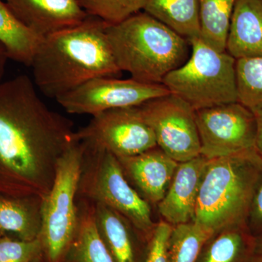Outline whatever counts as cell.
Masks as SVG:
<instances>
[{
  "mask_svg": "<svg viewBox=\"0 0 262 262\" xmlns=\"http://www.w3.org/2000/svg\"><path fill=\"white\" fill-rule=\"evenodd\" d=\"M226 51L236 60L262 56V0H236Z\"/></svg>",
  "mask_w": 262,
  "mask_h": 262,
  "instance_id": "9a60e30c",
  "label": "cell"
},
{
  "mask_svg": "<svg viewBox=\"0 0 262 262\" xmlns=\"http://www.w3.org/2000/svg\"><path fill=\"white\" fill-rule=\"evenodd\" d=\"M262 158L257 151L208 160L196 200L193 222L213 232L248 225Z\"/></svg>",
  "mask_w": 262,
  "mask_h": 262,
  "instance_id": "277c9868",
  "label": "cell"
},
{
  "mask_svg": "<svg viewBox=\"0 0 262 262\" xmlns=\"http://www.w3.org/2000/svg\"><path fill=\"white\" fill-rule=\"evenodd\" d=\"M94 205L98 233L115 261L140 262L143 251H139L138 242H145L132 224L107 206Z\"/></svg>",
  "mask_w": 262,
  "mask_h": 262,
  "instance_id": "e0dca14e",
  "label": "cell"
},
{
  "mask_svg": "<svg viewBox=\"0 0 262 262\" xmlns=\"http://www.w3.org/2000/svg\"><path fill=\"white\" fill-rule=\"evenodd\" d=\"M142 10L188 42L201 37L198 0H144Z\"/></svg>",
  "mask_w": 262,
  "mask_h": 262,
  "instance_id": "ffe728a7",
  "label": "cell"
},
{
  "mask_svg": "<svg viewBox=\"0 0 262 262\" xmlns=\"http://www.w3.org/2000/svg\"><path fill=\"white\" fill-rule=\"evenodd\" d=\"M247 225L253 235H262V175L253 194Z\"/></svg>",
  "mask_w": 262,
  "mask_h": 262,
  "instance_id": "83f0119b",
  "label": "cell"
},
{
  "mask_svg": "<svg viewBox=\"0 0 262 262\" xmlns=\"http://www.w3.org/2000/svg\"><path fill=\"white\" fill-rule=\"evenodd\" d=\"M82 143L84 150L77 198L118 212L145 241L156 225L151 205L131 186L116 157L106 150Z\"/></svg>",
  "mask_w": 262,
  "mask_h": 262,
  "instance_id": "5b68a950",
  "label": "cell"
},
{
  "mask_svg": "<svg viewBox=\"0 0 262 262\" xmlns=\"http://www.w3.org/2000/svg\"><path fill=\"white\" fill-rule=\"evenodd\" d=\"M43 38L22 23L4 0H0V42L9 59L30 67Z\"/></svg>",
  "mask_w": 262,
  "mask_h": 262,
  "instance_id": "44dd1931",
  "label": "cell"
},
{
  "mask_svg": "<svg viewBox=\"0 0 262 262\" xmlns=\"http://www.w3.org/2000/svg\"><path fill=\"white\" fill-rule=\"evenodd\" d=\"M106 35L118 68L139 82L162 84L189 58L187 39L144 11L108 24Z\"/></svg>",
  "mask_w": 262,
  "mask_h": 262,
  "instance_id": "3957f363",
  "label": "cell"
},
{
  "mask_svg": "<svg viewBox=\"0 0 262 262\" xmlns=\"http://www.w3.org/2000/svg\"><path fill=\"white\" fill-rule=\"evenodd\" d=\"M213 232L194 222L175 226L169 241L168 262H198L202 247Z\"/></svg>",
  "mask_w": 262,
  "mask_h": 262,
  "instance_id": "603a6c76",
  "label": "cell"
},
{
  "mask_svg": "<svg viewBox=\"0 0 262 262\" xmlns=\"http://www.w3.org/2000/svg\"><path fill=\"white\" fill-rule=\"evenodd\" d=\"M78 227L64 262H115L98 233L94 205L77 198Z\"/></svg>",
  "mask_w": 262,
  "mask_h": 262,
  "instance_id": "d6986e66",
  "label": "cell"
},
{
  "mask_svg": "<svg viewBox=\"0 0 262 262\" xmlns=\"http://www.w3.org/2000/svg\"><path fill=\"white\" fill-rule=\"evenodd\" d=\"M139 108L154 133L157 146L172 159L183 163L201 155L195 110L186 101L169 94Z\"/></svg>",
  "mask_w": 262,
  "mask_h": 262,
  "instance_id": "9c48e42d",
  "label": "cell"
},
{
  "mask_svg": "<svg viewBox=\"0 0 262 262\" xmlns=\"http://www.w3.org/2000/svg\"><path fill=\"white\" fill-rule=\"evenodd\" d=\"M32 262H47L43 258V256H39V257L36 258Z\"/></svg>",
  "mask_w": 262,
  "mask_h": 262,
  "instance_id": "1f68e13d",
  "label": "cell"
},
{
  "mask_svg": "<svg viewBox=\"0 0 262 262\" xmlns=\"http://www.w3.org/2000/svg\"><path fill=\"white\" fill-rule=\"evenodd\" d=\"M43 256L39 239L24 241L0 236V262H32Z\"/></svg>",
  "mask_w": 262,
  "mask_h": 262,
  "instance_id": "484cf974",
  "label": "cell"
},
{
  "mask_svg": "<svg viewBox=\"0 0 262 262\" xmlns=\"http://www.w3.org/2000/svg\"><path fill=\"white\" fill-rule=\"evenodd\" d=\"M84 146L76 140L61 157L50 192L43 198L39 239L47 262H64L78 227L77 190Z\"/></svg>",
  "mask_w": 262,
  "mask_h": 262,
  "instance_id": "52a82bcc",
  "label": "cell"
},
{
  "mask_svg": "<svg viewBox=\"0 0 262 262\" xmlns=\"http://www.w3.org/2000/svg\"><path fill=\"white\" fill-rule=\"evenodd\" d=\"M170 94L163 84L134 79L101 77L85 82L56 99L67 113L91 116L114 110L141 106L155 98Z\"/></svg>",
  "mask_w": 262,
  "mask_h": 262,
  "instance_id": "30bf717a",
  "label": "cell"
},
{
  "mask_svg": "<svg viewBox=\"0 0 262 262\" xmlns=\"http://www.w3.org/2000/svg\"><path fill=\"white\" fill-rule=\"evenodd\" d=\"M117 160L131 186L151 206L163 200L179 163L158 146Z\"/></svg>",
  "mask_w": 262,
  "mask_h": 262,
  "instance_id": "7c38bea8",
  "label": "cell"
},
{
  "mask_svg": "<svg viewBox=\"0 0 262 262\" xmlns=\"http://www.w3.org/2000/svg\"><path fill=\"white\" fill-rule=\"evenodd\" d=\"M76 136L117 158L134 156L158 146L139 106L114 108L95 115Z\"/></svg>",
  "mask_w": 262,
  "mask_h": 262,
  "instance_id": "8fae6325",
  "label": "cell"
},
{
  "mask_svg": "<svg viewBox=\"0 0 262 262\" xmlns=\"http://www.w3.org/2000/svg\"><path fill=\"white\" fill-rule=\"evenodd\" d=\"M237 101L251 111L262 106V56L235 63Z\"/></svg>",
  "mask_w": 262,
  "mask_h": 262,
  "instance_id": "cb8c5ba5",
  "label": "cell"
},
{
  "mask_svg": "<svg viewBox=\"0 0 262 262\" xmlns=\"http://www.w3.org/2000/svg\"><path fill=\"white\" fill-rule=\"evenodd\" d=\"M107 25L88 15L75 27L43 38L30 67L33 82L44 96L56 100L93 79L121 74L106 35Z\"/></svg>",
  "mask_w": 262,
  "mask_h": 262,
  "instance_id": "7a4b0ae2",
  "label": "cell"
},
{
  "mask_svg": "<svg viewBox=\"0 0 262 262\" xmlns=\"http://www.w3.org/2000/svg\"><path fill=\"white\" fill-rule=\"evenodd\" d=\"M189 42L192 55L165 76L162 84L195 111L238 101L235 58L227 51H215L201 38Z\"/></svg>",
  "mask_w": 262,
  "mask_h": 262,
  "instance_id": "8992f818",
  "label": "cell"
},
{
  "mask_svg": "<svg viewBox=\"0 0 262 262\" xmlns=\"http://www.w3.org/2000/svg\"><path fill=\"white\" fill-rule=\"evenodd\" d=\"M236 0H198L201 38L215 51H226Z\"/></svg>",
  "mask_w": 262,
  "mask_h": 262,
  "instance_id": "7402d4cb",
  "label": "cell"
},
{
  "mask_svg": "<svg viewBox=\"0 0 262 262\" xmlns=\"http://www.w3.org/2000/svg\"><path fill=\"white\" fill-rule=\"evenodd\" d=\"M252 262H262V235L256 237V247Z\"/></svg>",
  "mask_w": 262,
  "mask_h": 262,
  "instance_id": "4dcf8cb0",
  "label": "cell"
},
{
  "mask_svg": "<svg viewBox=\"0 0 262 262\" xmlns=\"http://www.w3.org/2000/svg\"><path fill=\"white\" fill-rule=\"evenodd\" d=\"M90 16L96 17L108 25L123 21L143 10L144 0H76Z\"/></svg>",
  "mask_w": 262,
  "mask_h": 262,
  "instance_id": "d4e9b609",
  "label": "cell"
},
{
  "mask_svg": "<svg viewBox=\"0 0 262 262\" xmlns=\"http://www.w3.org/2000/svg\"><path fill=\"white\" fill-rule=\"evenodd\" d=\"M195 115L201 155L207 159L256 151V117L242 103L202 108Z\"/></svg>",
  "mask_w": 262,
  "mask_h": 262,
  "instance_id": "ba28073f",
  "label": "cell"
},
{
  "mask_svg": "<svg viewBox=\"0 0 262 262\" xmlns=\"http://www.w3.org/2000/svg\"><path fill=\"white\" fill-rule=\"evenodd\" d=\"M27 27L42 37L75 27L88 15L76 0H4Z\"/></svg>",
  "mask_w": 262,
  "mask_h": 262,
  "instance_id": "5bb4252c",
  "label": "cell"
},
{
  "mask_svg": "<svg viewBox=\"0 0 262 262\" xmlns=\"http://www.w3.org/2000/svg\"><path fill=\"white\" fill-rule=\"evenodd\" d=\"M173 226L161 220L145 241L140 262H168V246Z\"/></svg>",
  "mask_w": 262,
  "mask_h": 262,
  "instance_id": "4316f807",
  "label": "cell"
},
{
  "mask_svg": "<svg viewBox=\"0 0 262 262\" xmlns=\"http://www.w3.org/2000/svg\"><path fill=\"white\" fill-rule=\"evenodd\" d=\"M252 112L256 121V149L262 158V106Z\"/></svg>",
  "mask_w": 262,
  "mask_h": 262,
  "instance_id": "f1b7e54d",
  "label": "cell"
},
{
  "mask_svg": "<svg viewBox=\"0 0 262 262\" xmlns=\"http://www.w3.org/2000/svg\"><path fill=\"white\" fill-rule=\"evenodd\" d=\"M208 159L203 155L179 163L168 191L158 204L163 220L170 225L193 222L196 200Z\"/></svg>",
  "mask_w": 262,
  "mask_h": 262,
  "instance_id": "4fadbf2b",
  "label": "cell"
},
{
  "mask_svg": "<svg viewBox=\"0 0 262 262\" xmlns=\"http://www.w3.org/2000/svg\"><path fill=\"white\" fill-rule=\"evenodd\" d=\"M43 198L0 192V236L24 241L39 239Z\"/></svg>",
  "mask_w": 262,
  "mask_h": 262,
  "instance_id": "2e32d148",
  "label": "cell"
},
{
  "mask_svg": "<svg viewBox=\"0 0 262 262\" xmlns=\"http://www.w3.org/2000/svg\"><path fill=\"white\" fill-rule=\"evenodd\" d=\"M9 59L6 49L3 45L0 42V82H3V76L6 68L7 61Z\"/></svg>",
  "mask_w": 262,
  "mask_h": 262,
  "instance_id": "f546056e",
  "label": "cell"
},
{
  "mask_svg": "<svg viewBox=\"0 0 262 262\" xmlns=\"http://www.w3.org/2000/svg\"><path fill=\"white\" fill-rule=\"evenodd\" d=\"M75 140L72 121L48 107L30 77L0 82V192L47 196Z\"/></svg>",
  "mask_w": 262,
  "mask_h": 262,
  "instance_id": "6da1fadb",
  "label": "cell"
},
{
  "mask_svg": "<svg viewBox=\"0 0 262 262\" xmlns=\"http://www.w3.org/2000/svg\"><path fill=\"white\" fill-rule=\"evenodd\" d=\"M255 247L256 236L248 225L231 226L207 239L198 262H252Z\"/></svg>",
  "mask_w": 262,
  "mask_h": 262,
  "instance_id": "ac0fdd59",
  "label": "cell"
}]
</instances>
